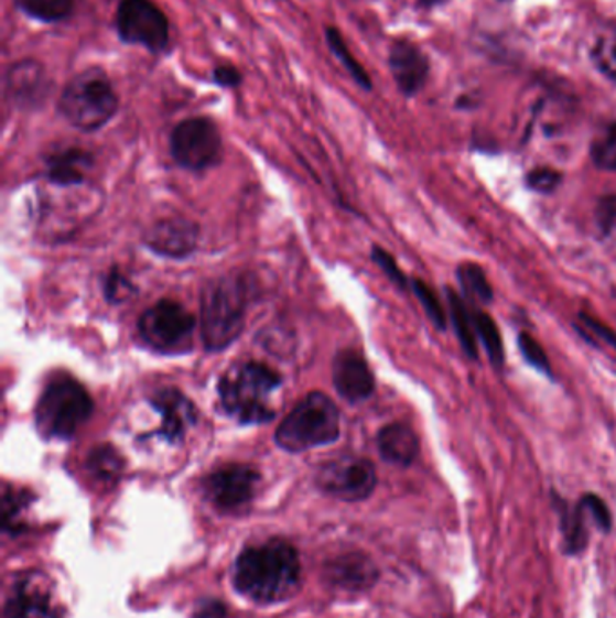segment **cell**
<instances>
[{"mask_svg": "<svg viewBox=\"0 0 616 618\" xmlns=\"http://www.w3.org/2000/svg\"><path fill=\"white\" fill-rule=\"evenodd\" d=\"M171 152L183 169L206 171L223 158V138L216 123L208 118H188L174 127Z\"/></svg>", "mask_w": 616, "mask_h": 618, "instance_id": "ba28073f", "label": "cell"}, {"mask_svg": "<svg viewBox=\"0 0 616 618\" xmlns=\"http://www.w3.org/2000/svg\"><path fill=\"white\" fill-rule=\"evenodd\" d=\"M259 473L248 465H226L206 479L205 488L212 503L219 508H237L250 503L259 485Z\"/></svg>", "mask_w": 616, "mask_h": 618, "instance_id": "8fae6325", "label": "cell"}, {"mask_svg": "<svg viewBox=\"0 0 616 618\" xmlns=\"http://www.w3.org/2000/svg\"><path fill=\"white\" fill-rule=\"evenodd\" d=\"M246 284L225 277L206 286L201 299V335L206 349L220 351L236 343L246 322Z\"/></svg>", "mask_w": 616, "mask_h": 618, "instance_id": "5b68a950", "label": "cell"}, {"mask_svg": "<svg viewBox=\"0 0 616 618\" xmlns=\"http://www.w3.org/2000/svg\"><path fill=\"white\" fill-rule=\"evenodd\" d=\"M389 67L403 95H417L425 86L429 61L412 42L398 41L392 44Z\"/></svg>", "mask_w": 616, "mask_h": 618, "instance_id": "2e32d148", "label": "cell"}, {"mask_svg": "<svg viewBox=\"0 0 616 618\" xmlns=\"http://www.w3.org/2000/svg\"><path fill=\"white\" fill-rule=\"evenodd\" d=\"M579 322H581V326L584 327V329L592 333L593 337L598 338V340L607 344V346L616 347V332L607 326V324L598 321V318H593L592 315H587V313H581V315H579ZM590 333H587V335H590Z\"/></svg>", "mask_w": 616, "mask_h": 618, "instance_id": "8d00e7d4", "label": "cell"}, {"mask_svg": "<svg viewBox=\"0 0 616 618\" xmlns=\"http://www.w3.org/2000/svg\"><path fill=\"white\" fill-rule=\"evenodd\" d=\"M596 225L604 236L616 231V194L602 197L595 210Z\"/></svg>", "mask_w": 616, "mask_h": 618, "instance_id": "e575fe53", "label": "cell"}, {"mask_svg": "<svg viewBox=\"0 0 616 618\" xmlns=\"http://www.w3.org/2000/svg\"><path fill=\"white\" fill-rule=\"evenodd\" d=\"M134 293V286L132 282L127 279L120 270H112L107 277L106 281V297L107 301L112 302V304H120V302L127 301V299L132 297Z\"/></svg>", "mask_w": 616, "mask_h": 618, "instance_id": "d6a6232c", "label": "cell"}, {"mask_svg": "<svg viewBox=\"0 0 616 618\" xmlns=\"http://www.w3.org/2000/svg\"><path fill=\"white\" fill-rule=\"evenodd\" d=\"M446 299H449V312H451L457 340L462 344L466 357L477 360V335L476 327H474V313L468 310L466 302L451 288H446Z\"/></svg>", "mask_w": 616, "mask_h": 618, "instance_id": "44dd1931", "label": "cell"}, {"mask_svg": "<svg viewBox=\"0 0 616 618\" xmlns=\"http://www.w3.org/2000/svg\"><path fill=\"white\" fill-rule=\"evenodd\" d=\"M592 160L602 171H616V121L593 140Z\"/></svg>", "mask_w": 616, "mask_h": 618, "instance_id": "83f0119b", "label": "cell"}, {"mask_svg": "<svg viewBox=\"0 0 616 618\" xmlns=\"http://www.w3.org/2000/svg\"><path fill=\"white\" fill-rule=\"evenodd\" d=\"M93 156L82 149H66L47 158V177L58 186H76L86 182Z\"/></svg>", "mask_w": 616, "mask_h": 618, "instance_id": "ac0fdd59", "label": "cell"}, {"mask_svg": "<svg viewBox=\"0 0 616 618\" xmlns=\"http://www.w3.org/2000/svg\"><path fill=\"white\" fill-rule=\"evenodd\" d=\"M372 261H375L376 264L383 270V273H386L398 288H401V290L411 286V282L407 281V277L403 275V272L398 268L395 257L389 256L386 250H381L380 247L372 248Z\"/></svg>", "mask_w": 616, "mask_h": 618, "instance_id": "836d02e7", "label": "cell"}, {"mask_svg": "<svg viewBox=\"0 0 616 618\" xmlns=\"http://www.w3.org/2000/svg\"><path fill=\"white\" fill-rule=\"evenodd\" d=\"M13 2L24 15L45 24L66 21L75 10V0H13Z\"/></svg>", "mask_w": 616, "mask_h": 618, "instance_id": "7402d4cb", "label": "cell"}, {"mask_svg": "<svg viewBox=\"0 0 616 618\" xmlns=\"http://www.w3.org/2000/svg\"><path fill=\"white\" fill-rule=\"evenodd\" d=\"M6 93L10 100L22 109L41 106L50 93L45 67L33 58H22L11 64L6 73Z\"/></svg>", "mask_w": 616, "mask_h": 618, "instance_id": "4fadbf2b", "label": "cell"}, {"mask_svg": "<svg viewBox=\"0 0 616 618\" xmlns=\"http://www.w3.org/2000/svg\"><path fill=\"white\" fill-rule=\"evenodd\" d=\"M425 2H431V0H425Z\"/></svg>", "mask_w": 616, "mask_h": 618, "instance_id": "ab89813d", "label": "cell"}, {"mask_svg": "<svg viewBox=\"0 0 616 618\" xmlns=\"http://www.w3.org/2000/svg\"><path fill=\"white\" fill-rule=\"evenodd\" d=\"M118 106L120 100L106 71L90 67L78 73L64 87L58 112L78 131L93 132L115 118Z\"/></svg>", "mask_w": 616, "mask_h": 618, "instance_id": "3957f363", "label": "cell"}, {"mask_svg": "<svg viewBox=\"0 0 616 618\" xmlns=\"http://www.w3.org/2000/svg\"><path fill=\"white\" fill-rule=\"evenodd\" d=\"M301 578L296 550L281 539L246 549L234 573L236 588L257 603H279L295 592Z\"/></svg>", "mask_w": 616, "mask_h": 618, "instance_id": "6da1fadb", "label": "cell"}, {"mask_svg": "<svg viewBox=\"0 0 616 618\" xmlns=\"http://www.w3.org/2000/svg\"><path fill=\"white\" fill-rule=\"evenodd\" d=\"M376 443L381 458L398 467H409L420 454V437L406 423H391L381 429Z\"/></svg>", "mask_w": 616, "mask_h": 618, "instance_id": "e0dca14e", "label": "cell"}, {"mask_svg": "<svg viewBox=\"0 0 616 618\" xmlns=\"http://www.w3.org/2000/svg\"><path fill=\"white\" fill-rule=\"evenodd\" d=\"M561 519L568 552L576 553L586 549L587 532L586 527H584V510H582L581 505L575 510L562 507Z\"/></svg>", "mask_w": 616, "mask_h": 618, "instance_id": "4316f807", "label": "cell"}, {"mask_svg": "<svg viewBox=\"0 0 616 618\" xmlns=\"http://www.w3.org/2000/svg\"><path fill=\"white\" fill-rule=\"evenodd\" d=\"M562 174L550 166H539L533 169L527 176L528 186L531 191L541 192V194H550L561 185Z\"/></svg>", "mask_w": 616, "mask_h": 618, "instance_id": "1f68e13d", "label": "cell"}, {"mask_svg": "<svg viewBox=\"0 0 616 618\" xmlns=\"http://www.w3.org/2000/svg\"><path fill=\"white\" fill-rule=\"evenodd\" d=\"M87 470L93 478L101 483H115L123 473V459L120 453L109 445L93 448L87 458Z\"/></svg>", "mask_w": 616, "mask_h": 618, "instance_id": "cb8c5ba5", "label": "cell"}, {"mask_svg": "<svg viewBox=\"0 0 616 618\" xmlns=\"http://www.w3.org/2000/svg\"><path fill=\"white\" fill-rule=\"evenodd\" d=\"M281 383V375L264 364L234 366L220 378V405L242 425L271 422L275 409L271 408L270 398Z\"/></svg>", "mask_w": 616, "mask_h": 618, "instance_id": "7a4b0ae2", "label": "cell"}, {"mask_svg": "<svg viewBox=\"0 0 616 618\" xmlns=\"http://www.w3.org/2000/svg\"><path fill=\"white\" fill-rule=\"evenodd\" d=\"M194 327V315L174 301L155 302L138 322L143 343L160 353L185 351L191 346Z\"/></svg>", "mask_w": 616, "mask_h": 618, "instance_id": "52a82bcc", "label": "cell"}, {"mask_svg": "<svg viewBox=\"0 0 616 618\" xmlns=\"http://www.w3.org/2000/svg\"><path fill=\"white\" fill-rule=\"evenodd\" d=\"M316 485L342 501H361L375 490L376 470L369 459L342 456L318 468Z\"/></svg>", "mask_w": 616, "mask_h": 618, "instance_id": "30bf717a", "label": "cell"}, {"mask_svg": "<svg viewBox=\"0 0 616 618\" xmlns=\"http://www.w3.org/2000/svg\"><path fill=\"white\" fill-rule=\"evenodd\" d=\"M199 241V228L192 221L172 217L155 223L151 230L147 231V247L160 256L171 259H183L196 250Z\"/></svg>", "mask_w": 616, "mask_h": 618, "instance_id": "5bb4252c", "label": "cell"}, {"mask_svg": "<svg viewBox=\"0 0 616 618\" xmlns=\"http://www.w3.org/2000/svg\"><path fill=\"white\" fill-rule=\"evenodd\" d=\"M519 349H521L522 357L527 360L530 366L536 367L539 371L544 372V375H550L551 377V364L550 358H548L547 351L541 344L537 343V338L530 333H521L519 335Z\"/></svg>", "mask_w": 616, "mask_h": 618, "instance_id": "4dcf8cb0", "label": "cell"}, {"mask_svg": "<svg viewBox=\"0 0 616 618\" xmlns=\"http://www.w3.org/2000/svg\"><path fill=\"white\" fill-rule=\"evenodd\" d=\"M151 403L161 416V427L155 431V436L163 437L166 442H181L188 427L196 425L199 418L194 402L180 389H161L152 397Z\"/></svg>", "mask_w": 616, "mask_h": 618, "instance_id": "7c38bea8", "label": "cell"}, {"mask_svg": "<svg viewBox=\"0 0 616 618\" xmlns=\"http://www.w3.org/2000/svg\"><path fill=\"white\" fill-rule=\"evenodd\" d=\"M212 78L217 86L226 87V89H234V87H239L242 84L241 71L237 69L236 66H230V64L217 66Z\"/></svg>", "mask_w": 616, "mask_h": 618, "instance_id": "74e56055", "label": "cell"}, {"mask_svg": "<svg viewBox=\"0 0 616 618\" xmlns=\"http://www.w3.org/2000/svg\"><path fill=\"white\" fill-rule=\"evenodd\" d=\"M341 434V412L324 392H310L277 429L275 442L287 453L324 447Z\"/></svg>", "mask_w": 616, "mask_h": 618, "instance_id": "277c9868", "label": "cell"}, {"mask_svg": "<svg viewBox=\"0 0 616 618\" xmlns=\"http://www.w3.org/2000/svg\"><path fill=\"white\" fill-rule=\"evenodd\" d=\"M196 618H226V609L217 600H205L197 606Z\"/></svg>", "mask_w": 616, "mask_h": 618, "instance_id": "f35d334b", "label": "cell"}, {"mask_svg": "<svg viewBox=\"0 0 616 618\" xmlns=\"http://www.w3.org/2000/svg\"><path fill=\"white\" fill-rule=\"evenodd\" d=\"M327 577L331 578V583L341 588L364 589L375 583L378 572L369 559L364 557L360 553H353V555H344V557L333 561L329 564Z\"/></svg>", "mask_w": 616, "mask_h": 618, "instance_id": "d6986e66", "label": "cell"}, {"mask_svg": "<svg viewBox=\"0 0 616 618\" xmlns=\"http://www.w3.org/2000/svg\"><path fill=\"white\" fill-rule=\"evenodd\" d=\"M411 288L418 301L421 302V306L425 310L426 317L431 318L432 324L441 332L446 329L445 310L441 306L436 292L426 282L420 281V279H412Z\"/></svg>", "mask_w": 616, "mask_h": 618, "instance_id": "f1b7e54d", "label": "cell"}, {"mask_svg": "<svg viewBox=\"0 0 616 618\" xmlns=\"http://www.w3.org/2000/svg\"><path fill=\"white\" fill-rule=\"evenodd\" d=\"M95 411L89 392L73 378L47 383L36 403L35 422L45 440H71Z\"/></svg>", "mask_w": 616, "mask_h": 618, "instance_id": "8992f818", "label": "cell"}, {"mask_svg": "<svg viewBox=\"0 0 616 618\" xmlns=\"http://www.w3.org/2000/svg\"><path fill=\"white\" fill-rule=\"evenodd\" d=\"M333 383L342 398L361 402L375 392L371 367L360 353L341 351L333 362Z\"/></svg>", "mask_w": 616, "mask_h": 618, "instance_id": "9a60e30c", "label": "cell"}, {"mask_svg": "<svg viewBox=\"0 0 616 618\" xmlns=\"http://www.w3.org/2000/svg\"><path fill=\"white\" fill-rule=\"evenodd\" d=\"M593 61L604 75L616 82V28L598 36L593 47Z\"/></svg>", "mask_w": 616, "mask_h": 618, "instance_id": "f546056e", "label": "cell"}, {"mask_svg": "<svg viewBox=\"0 0 616 618\" xmlns=\"http://www.w3.org/2000/svg\"><path fill=\"white\" fill-rule=\"evenodd\" d=\"M326 42L331 53L342 62V66L346 67L347 73L353 76V80H355L361 89L371 91V78L367 75L366 69L355 61L352 51L346 46V42L342 39L341 33H338V30L333 28V25H329L326 30Z\"/></svg>", "mask_w": 616, "mask_h": 618, "instance_id": "484cf974", "label": "cell"}, {"mask_svg": "<svg viewBox=\"0 0 616 618\" xmlns=\"http://www.w3.org/2000/svg\"><path fill=\"white\" fill-rule=\"evenodd\" d=\"M47 595L28 583L19 584L6 603L4 618H47Z\"/></svg>", "mask_w": 616, "mask_h": 618, "instance_id": "ffe728a7", "label": "cell"}, {"mask_svg": "<svg viewBox=\"0 0 616 618\" xmlns=\"http://www.w3.org/2000/svg\"><path fill=\"white\" fill-rule=\"evenodd\" d=\"M581 507L595 519V523L598 524L602 530H606V532L607 530H612V512H609V508L606 507V503H604L598 496L587 494V496L582 498Z\"/></svg>", "mask_w": 616, "mask_h": 618, "instance_id": "d590c367", "label": "cell"}, {"mask_svg": "<svg viewBox=\"0 0 616 618\" xmlns=\"http://www.w3.org/2000/svg\"><path fill=\"white\" fill-rule=\"evenodd\" d=\"M472 313H474V327H476L477 338L485 346L486 355L494 366L501 367L505 364V346H502L501 333H499L496 321L485 312Z\"/></svg>", "mask_w": 616, "mask_h": 618, "instance_id": "d4e9b609", "label": "cell"}, {"mask_svg": "<svg viewBox=\"0 0 616 618\" xmlns=\"http://www.w3.org/2000/svg\"><path fill=\"white\" fill-rule=\"evenodd\" d=\"M457 281L472 302L490 304L494 301V290L488 282V277L476 262H463L462 267L457 268Z\"/></svg>", "mask_w": 616, "mask_h": 618, "instance_id": "603a6c76", "label": "cell"}, {"mask_svg": "<svg viewBox=\"0 0 616 618\" xmlns=\"http://www.w3.org/2000/svg\"><path fill=\"white\" fill-rule=\"evenodd\" d=\"M116 31L121 41L161 53L169 46L171 24L152 0H120L116 11Z\"/></svg>", "mask_w": 616, "mask_h": 618, "instance_id": "9c48e42d", "label": "cell"}]
</instances>
